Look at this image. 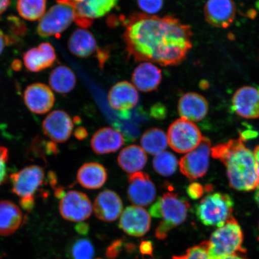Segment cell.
<instances>
[{
	"label": "cell",
	"mask_w": 259,
	"mask_h": 259,
	"mask_svg": "<svg viewBox=\"0 0 259 259\" xmlns=\"http://www.w3.org/2000/svg\"><path fill=\"white\" fill-rule=\"evenodd\" d=\"M11 40L8 35L5 34L4 32L0 29V56L3 53L6 45H8Z\"/></svg>",
	"instance_id": "40"
},
{
	"label": "cell",
	"mask_w": 259,
	"mask_h": 259,
	"mask_svg": "<svg viewBox=\"0 0 259 259\" xmlns=\"http://www.w3.org/2000/svg\"><path fill=\"white\" fill-rule=\"evenodd\" d=\"M205 242L209 259H219L246 252L242 247L244 234L241 227L234 217L213 232L209 240Z\"/></svg>",
	"instance_id": "4"
},
{
	"label": "cell",
	"mask_w": 259,
	"mask_h": 259,
	"mask_svg": "<svg viewBox=\"0 0 259 259\" xmlns=\"http://www.w3.org/2000/svg\"><path fill=\"white\" fill-rule=\"evenodd\" d=\"M108 99L113 109L127 112L137 105L139 94L134 84L128 81H121L115 84L110 90Z\"/></svg>",
	"instance_id": "18"
},
{
	"label": "cell",
	"mask_w": 259,
	"mask_h": 259,
	"mask_svg": "<svg viewBox=\"0 0 259 259\" xmlns=\"http://www.w3.org/2000/svg\"><path fill=\"white\" fill-rule=\"evenodd\" d=\"M254 200L259 208V184L255 189Z\"/></svg>",
	"instance_id": "46"
},
{
	"label": "cell",
	"mask_w": 259,
	"mask_h": 259,
	"mask_svg": "<svg viewBox=\"0 0 259 259\" xmlns=\"http://www.w3.org/2000/svg\"><path fill=\"white\" fill-rule=\"evenodd\" d=\"M210 154L211 142L203 137L198 147L181 158L179 163L181 172L191 181L203 177L209 168Z\"/></svg>",
	"instance_id": "10"
},
{
	"label": "cell",
	"mask_w": 259,
	"mask_h": 259,
	"mask_svg": "<svg viewBox=\"0 0 259 259\" xmlns=\"http://www.w3.org/2000/svg\"><path fill=\"white\" fill-rule=\"evenodd\" d=\"M128 197L134 205L147 206L154 202L156 189L149 175L138 171L128 177Z\"/></svg>",
	"instance_id": "12"
},
{
	"label": "cell",
	"mask_w": 259,
	"mask_h": 259,
	"mask_svg": "<svg viewBox=\"0 0 259 259\" xmlns=\"http://www.w3.org/2000/svg\"><path fill=\"white\" fill-rule=\"evenodd\" d=\"M235 111L247 119L259 118V91L254 87L245 86L236 91L232 99Z\"/></svg>",
	"instance_id": "19"
},
{
	"label": "cell",
	"mask_w": 259,
	"mask_h": 259,
	"mask_svg": "<svg viewBox=\"0 0 259 259\" xmlns=\"http://www.w3.org/2000/svg\"><path fill=\"white\" fill-rule=\"evenodd\" d=\"M56 51L51 44L44 42L31 48L24 55V63L31 72H40L53 66L56 61Z\"/></svg>",
	"instance_id": "20"
},
{
	"label": "cell",
	"mask_w": 259,
	"mask_h": 259,
	"mask_svg": "<svg viewBox=\"0 0 259 259\" xmlns=\"http://www.w3.org/2000/svg\"><path fill=\"white\" fill-rule=\"evenodd\" d=\"M140 251L142 254L151 255L153 252V244L150 241H142L140 245Z\"/></svg>",
	"instance_id": "39"
},
{
	"label": "cell",
	"mask_w": 259,
	"mask_h": 259,
	"mask_svg": "<svg viewBox=\"0 0 259 259\" xmlns=\"http://www.w3.org/2000/svg\"><path fill=\"white\" fill-rule=\"evenodd\" d=\"M16 9L26 20H40L46 12L47 0H18Z\"/></svg>",
	"instance_id": "30"
},
{
	"label": "cell",
	"mask_w": 259,
	"mask_h": 259,
	"mask_svg": "<svg viewBox=\"0 0 259 259\" xmlns=\"http://www.w3.org/2000/svg\"><path fill=\"white\" fill-rule=\"evenodd\" d=\"M148 158L145 152L138 145H132L123 149L118 157V163L128 174H134L143 169Z\"/></svg>",
	"instance_id": "27"
},
{
	"label": "cell",
	"mask_w": 259,
	"mask_h": 259,
	"mask_svg": "<svg viewBox=\"0 0 259 259\" xmlns=\"http://www.w3.org/2000/svg\"><path fill=\"white\" fill-rule=\"evenodd\" d=\"M139 9L149 15L159 12L163 6L164 0H137Z\"/></svg>",
	"instance_id": "34"
},
{
	"label": "cell",
	"mask_w": 259,
	"mask_h": 259,
	"mask_svg": "<svg viewBox=\"0 0 259 259\" xmlns=\"http://www.w3.org/2000/svg\"><path fill=\"white\" fill-rule=\"evenodd\" d=\"M151 115L156 119H163L166 116V109H165L163 105H155L151 108Z\"/></svg>",
	"instance_id": "38"
},
{
	"label": "cell",
	"mask_w": 259,
	"mask_h": 259,
	"mask_svg": "<svg viewBox=\"0 0 259 259\" xmlns=\"http://www.w3.org/2000/svg\"><path fill=\"white\" fill-rule=\"evenodd\" d=\"M219 259H248V258L245 257L244 255V254H238L229 255V256H226V257L220 258Z\"/></svg>",
	"instance_id": "45"
},
{
	"label": "cell",
	"mask_w": 259,
	"mask_h": 259,
	"mask_svg": "<svg viewBox=\"0 0 259 259\" xmlns=\"http://www.w3.org/2000/svg\"><path fill=\"white\" fill-rule=\"evenodd\" d=\"M26 106L35 114H45L51 111L55 103L53 91L42 83H34L26 88L24 93Z\"/></svg>",
	"instance_id": "15"
},
{
	"label": "cell",
	"mask_w": 259,
	"mask_h": 259,
	"mask_svg": "<svg viewBox=\"0 0 259 259\" xmlns=\"http://www.w3.org/2000/svg\"><path fill=\"white\" fill-rule=\"evenodd\" d=\"M124 24L126 50L135 61L177 66L183 62L192 48L190 26L173 16L136 13Z\"/></svg>",
	"instance_id": "1"
},
{
	"label": "cell",
	"mask_w": 259,
	"mask_h": 259,
	"mask_svg": "<svg viewBox=\"0 0 259 259\" xmlns=\"http://www.w3.org/2000/svg\"><path fill=\"white\" fill-rule=\"evenodd\" d=\"M253 154L255 158V166H256L257 176L259 178V145L255 147Z\"/></svg>",
	"instance_id": "44"
},
{
	"label": "cell",
	"mask_w": 259,
	"mask_h": 259,
	"mask_svg": "<svg viewBox=\"0 0 259 259\" xmlns=\"http://www.w3.org/2000/svg\"><path fill=\"white\" fill-rule=\"evenodd\" d=\"M189 208L187 200L176 193L167 192L158 197L150 209L154 218L163 219L155 229L156 238L163 240L171 230L185 222Z\"/></svg>",
	"instance_id": "3"
},
{
	"label": "cell",
	"mask_w": 259,
	"mask_h": 259,
	"mask_svg": "<svg viewBox=\"0 0 259 259\" xmlns=\"http://www.w3.org/2000/svg\"><path fill=\"white\" fill-rule=\"evenodd\" d=\"M208 109L206 99L198 93H186L178 102V110L181 117L191 122L202 120L208 113Z\"/></svg>",
	"instance_id": "21"
},
{
	"label": "cell",
	"mask_w": 259,
	"mask_h": 259,
	"mask_svg": "<svg viewBox=\"0 0 259 259\" xmlns=\"http://www.w3.org/2000/svg\"><path fill=\"white\" fill-rule=\"evenodd\" d=\"M23 220L21 210L17 205L9 200L0 201V235L14 234Z\"/></svg>",
	"instance_id": "26"
},
{
	"label": "cell",
	"mask_w": 259,
	"mask_h": 259,
	"mask_svg": "<svg viewBox=\"0 0 259 259\" xmlns=\"http://www.w3.org/2000/svg\"><path fill=\"white\" fill-rule=\"evenodd\" d=\"M45 173L38 165H30L11 176L12 192L18 196L19 203L26 211L33 209L35 194L43 186Z\"/></svg>",
	"instance_id": "5"
},
{
	"label": "cell",
	"mask_w": 259,
	"mask_h": 259,
	"mask_svg": "<svg viewBox=\"0 0 259 259\" xmlns=\"http://www.w3.org/2000/svg\"><path fill=\"white\" fill-rule=\"evenodd\" d=\"M123 245H124V242L122 239H118V240L113 241L107 248L106 257L110 259H115L117 257L120 253Z\"/></svg>",
	"instance_id": "36"
},
{
	"label": "cell",
	"mask_w": 259,
	"mask_h": 259,
	"mask_svg": "<svg viewBox=\"0 0 259 259\" xmlns=\"http://www.w3.org/2000/svg\"><path fill=\"white\" fill-rule=\"evenodd\" d=\"M76 231L78 234L81 235L88 234L90 230V227L85 223H79L76 226Z\"/></svg>",
	"instance_id": "42"
},
{
	"label": "cell",
	"mask_w": 259,
	"mask_h": 259,
	"mask_svg": "<svg viewBox=\"0 0 259 259\" xmlns=\"http://www.w3.org/2000/svg\"><path fill=\"white\" fill-rule=\"evenodd\" d=\"M204 137L194 122L181 118L171 123L168 128L167 141L178 153H188L201 143Z\"/></svg>",
	"instance_id": "7"
},
{
	"label": "cell",
	"mask_w": 259,
	"mask_h": 259,
	"mask_svg": "<svg viewBox=\"0 0 259 259\" xmlns=\"http://www.w3.org/2000/svg\"><path fill=\"white\" fill-rule=\"evenodd\" d=\"M74 137H76L78 140H83L88 137V132L85 128L83 127H79L77 128L75 132H74Z\"/></svg>",
	"instance_id": "41"
},
{
	"label": "cell",
	"mask_w": 259,
	"mask_h": 259,
	"mask_svg": "<svg viewBox=\"0 0 259 259\" xmlns=\"http://www.w3.org/2000/svg\"><path fill=\"white\" fill-rule=\"evenodd\" d=\"M76 82L75 74L66 66L55 68L49 77V83L51 89L60 94L72 92L76 86Z\"/></svg>",
	"instance_id": "28"
},
{
	"label": "cell",
	"mask_w": 259,
	"mask_h": 259,
	"mask_svg": "<svg viewBox=\"0 0 259 259\" xmlns=\"http://www.w3.org/2000/svg\"><path fill=\"white\" fill-rule=\"evenodd\" d=\"M11 3V0H0V16L6 11Z\"/></svg>",
	"instance_id": "43"
},
{
	"label": "cell",
	"mask_w": 259,
	"mask_h": 259,
	"mask_svg": "<svg viewBox=\"0 0 259 259\" xmlns=\"http://www.w3.org/2000/svg\"><path fill=\"white\" fill-rule=\"evenodd\" d=\"M234 206V200L228 194H209L197 204L196 214L203 225L220 228L232 218Z\"/></svg>",
	"instance_id": "6"
},
{
	"label": "cell",
	"mask_w": 259,
	"mask_h": 259,
	"mask_svg": "<svg viewBox=\"0 0 259 259\" xmlns=\"http://www.w3.org/2000/svg\"><path fill=\"white\" fill-rule=\"evenodd\" d=\"M72 6L75 23L81 28L87 29L98 19L111 12L119 0H57Z\"/></svg>",
	"instance_id": "9"
},
{
	"label": "cell",
	"mask_w": 259,
	"mask_h": 259,
	"mask_svg": "<svg viewBox=\"0 0 259 259\" xmlns=\"http://www.w3.org/2000/svg\"><path fill=\"white\" fill-rule=\"evenodd\" d=\"M57 3L45 12L38 22L37 31L41 37H59L74 21L72 6L58 1Z\"/></svg>",
	"instance_id": "8"
},
{
	"label": "cell",
	"mask_w": 259,
	"mask_h": 259,
	"mask_svg": "<svg viewBox=\"0 0 259 259\" xmlns=\"http://www.w3.org/2000/svg\"><path fill=\"white\" fill-rule=\"evenodd\" d=\"M122 201L118 194L112 190H105L100 193L94 202L93 209L96 218L103 222L115 221L120 215Z\"/></svg>",
	"instance_id": "17"
},
{
	"label": "cell",
	"mask_w": 259,
	"mask_h": 259,
	"mask_svg": "<svg viewBox=\"0 0 259 259\" xmlns=\"http://www.w3.org/2000/svg\"><path fill=\"white\" fill-rule=\"evenodd\" d=\"M60 212L68 221L81 222L88 219L93 211L92 204L85 193L69 191L60 199Z\"/></svg>",
	"instance_id": "11"
},
{
	"label": "cell",
	"mask_w": 259,
	"mask_h": 259,
	"mask_svg": "<svg viewBox=\"0 0 259 259\" xmlns=\"http://www.w3.org/2000/svg\"><path fill=\"white\" fill-rule=\"evenodd\" d=\"M178 164L177 157L168 151L155 155L153 161L154 170L160 176L166 177L176 173Z\"/></svg>",
	"instance_id": "31"
},
{
	"label": "cell",
	"mask_w": 259,
	"mask_h": 259,
	"mask_svg": "<svg viewBox=\"0 0 259 259\" xmlns=\"http://www.w3.org/2000/svg\"><path fill=\"white\" fill-rule=\"evenodd\" d=\"M256 7H257V8L259 10V0H258V1L256 3Z\"/></svg>",
	"instance_id": "47"
},
{
	"label": "cell",
	"mask_w": 259,
	"mask_h": 259,
	"mask_svg": "<svg viewBox=\"0 0 259 259\" xmlns=\"http://www.w3.org/2000/svg\"><path fill=\"white\" fill-rule=\"evenodd\" d=\"M241 137L211 148L213 158L222 161L226 167L230 186L249 192L258 185L256 166L253 153L246 147Z\"/></svg>",
	"instance_id": "2"
},
{
	"label": "cell",
	"mask_w": 259,
	"mask_h": 259,
	"mask_svg": "<svg viewBox=\"0 0 259 259\" xmlns=\"http://www.w3.org/2000/svg\"><path fill=\"white\" fill-rule=\"evenodd\" d=\"M8 160V149L3 147V146H0V186L7 180V163Z\"/></svg>",
	"instance_id": "35"
},
{
	"label": "cell",
	"mask_w": 259,
	"mask_h": 259,
	"mask_svg": "<svg viewBox=\"0 0 259 259\" xmlns=\"http://www.w3.org/2000/svg\"><path fill=\"white\" fill-rule=\"evenodd\" d=\"M108 179V172L103 165L96 162L83 164L77 173V180L87 189L101 188Z\"/></svg>",
	"instance_id": "25"
},
{
	"label": "cell",
	"mask_w": 259,
	"mask_h": 259,
	"mask_svg": "<svg viewBox=\"0 0 259 259\" xmlns=\"http://www.w3.org/2000/svg\"><path fill=\"white\" fill-rule=\"evenodd\" d=\"M162 79L161 71L154 64L142 62L136 67L132 74L134 85L142 92L149 93L156 90Z\"/></svg>",
	"instance_id": "22"
},
{
	"label": "cell",
	"mask_w": 259,
	"mask_h": 259,
	"mask_svg": "<svg viewBox=\"0 0 259 259\" xmlns=\"http://www.w3.org/2000/svg\"><path fill=\"white\" fill-rule=\"evenodd\" d=\"M70 259H93L95 247L89 239L79 238L73 241L68 250Z\"/></svg>",
	"instance_id": "32"
},
{
	"label": "cell",
	"mask_w": 259,
	"mask_h": 259,
	"mask_svg": "<svg viewBox=\"0 0 259 259\" xmlns=\"http://www.w3.org/2000/svg\"><path fill=\"white\" fill-rule=\"evenodd\" d=\"M203 188L201 184L197 183H193L189 186L187 189V193L191 199H198L200 198L203 194Z\"/></svg>",
	"instance_id": "37"
},
{
	"label": "cell",
	"mask_w": 259,
	"mask_h": 259,
	"mask_svg": "<svg viewBox=\"0 0 259 259\" xmlns=\"http://www.w3.org/2000/svg\"><path fill=\"white\" fill-rule=\"evenodd\" d=\"M124 144V138L120 132L111 127L100 128L91 140V147L97 154L114 153Z\"/></svg>",
	"instance_id": "23"
},
{
	"label": "cell",
	"mask_w": 259,
	"mask_h": 259,
	"mask_svg": "<svg viewBox=\"0 0 259 259\" xmlns=\"http://www.w3.org/2000/svg\"><path fill=\"white\" fill-rule=\"evenodd\" d=\"M70 53L78 58H87L99 52L98 45L93 34L84 28H78L71 34L68 40Z\"/></svg>",
	"instance_id": "24"
},
{
	"label": "cell",
	"mask_w": 259,
	"mask_h": 259,
	"mask_svg": "<svg viewBox=\"0 0 259 259\" xmlns=\"http://www.w3.org/2000/svg\"><path fill=\"white\" fill-rule=\"evenodd\" d=\"M44 134L56 143H64L72 134L73 123L68 113L61 110L51 112L42 123Z\"/></svg>",
	"instance_id": "13"
},
{
	"label": "cell",
	"mask_w": 259,
	"mask_h": 259,
	"mask_svg": "<svg viewBox=\"0 0 259 259\" xmlns=\"http://www.w3.org/2000/svg\"><path fill=\"white\" fill-rule=\"evenodd\" d=\"M151 220L148 212L142 207L128 206L122 213L119 227L126 234L141 237L150 229Z\"/></svg>",
	"instance_id": "14"
},
{
	"label": "cell",
	"mask_w": 259,
	"mask_h": 259,
	"mask_svg": "<svg viewBox=\"0 0 259 259\" xmlns=\"http://www.w3.org/2000/svg\"><path fill=\"white\" fill-rule=\"evenodd\" d=\"M97 259H102V258H97Z\"/></svg>",
	"instance_id": "48"
},
{
	"label": "cell",
	"mask_w": 259,
	"mask_h": 259,
	"mask_svg": "<svg viewBox=\"0 0 259 259\" xmlns=\"http://www.w3.org/2000/svg\"><path fill=\"white\" fill-rule=\"evenodd\" d=\"M172 259H209L206 242L188 249L186 253L182 255H175Z\"/></svg>",
	"instance_id": "33"
},
{
	"label": "cell",
	"mask_w": 259,
	"mask_h": 259,
	"mask_svg": "<svg viewBox=\"0 0 259 259\" xmlns=\"http://www.w3.org/2000/svg\"><path fill=\"white\" fill-rule=\"evenodd\" d=\"M235 12L232 0H208L204 8L206 21L218 28L229 27L234 21Z\"/></svg>",
	"instance_id": "16"
},
{
	"label": "cell",
	"mask_w": 259,
	"mask_h": 259,
	"mask_svg": "<svg viewBox=\"0 0 259 259\" xmlns=\"http://www.w3.org/2000/svg\"><path fill=\"white\" fill-rule=\"evenodd\" d=\"M167 138L162 130L153 128L146 131L141 139L144 150L151 155H157L163 152L167 147Z\"/></svg>",
	"instance_id": "29"
}]
</instances>
